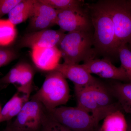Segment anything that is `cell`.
Segmentation results:
<instances>
[{
    "label": "cell",
    "instance_id": "6da1fadb",
    "mask_svg": "<svg viewBox=\"0 0 131 131\" xmlns=\"http://www.w3.org/2000/svg\"><path fill=\"white\" fill-rule=\"evenodd\" d=\"M74 88L77 106L91 114L98 123L113 112L122 110L110 84L98 80L89 86Z\"/></svg>",
    "mask_w": 131,
    "mask_h": 131
},
{
    "label": "cell",
    "instance_id": "7a4b0ae2",
    "mask_svg": "<svg viewBox=\"0 0 131 131\" xmlns=\"http://www.w3.org/2000/svg\"><path fill=\"white\" fill-rule=\"evenodd\" d=\"M93 27V46L95 54L104 58L118 56V49L114 27L109 15L97 2L86 5Z\"/></svg>",
    "mask_w": 131,
    "mask_h": 131
},
{
    "label": "cell",
    "instance_id": "3957f363",
    "mask_svg": "<svg viewBox=\"0 0 131 131\" xmlns=\"http://www.w3.org/2000/svg\"><path fill=\"white\" fill-rule=\"evenodd\" d=\"M93 33L91 31L68 32L61 40L58 48L64 62L79 64L81 61L94 58Z\"/></svg>",
    "mask_w": 131,
    "mask_h": 131
},
{
    "label": "cell",
    "instance_id": "277c9868",
    "mask_svg": "<svg viewBox=\"0 0 131 131\" xmlns=\"http://www.w3.org/2000/svg\"><path fill=\"white\" fill-rule=\"evenodd\" d=\"M70 96L66 79L55 70L47 72L41 88L32 97L39 101L49 111L66 104Z\"/></svg>",
    "mask_w": 131,
    "mask_h": 131
},
{
    "label": "cell",
    "instance_id": "5b68a950",
    "mask_svg": "<svg viewBox=\"0 0 131 131\" xmlns=\"http://www.w3.org/2000/svg\"><path fill=\"white\" fill-rule=\"evenodd\" d=\"M98 2L112 19L118 48L130 43L131 8L126 0H104Z\"/></svg>",
    "mask_w": 131,
    "mask_h": 131
},
{
    "label": "cell",
    "instance_id": "8992f818",
    "mask_svg": "<svg viewBox=\"0 0 131 131\" xmlns=\"http://www.w3.org/2000/svg\"><path fill=\"white\" fill-rule=\"evenodd\" d=\"M47 111L52 118L71 131H96L99 127L91 114L77 106H62Z\"/></svg>",
    "mask_w": 131,
    "mask_h": 131
},
{
    "label": "cell",
    "instance_id": "52a82bcc",
    "mask_svg": "<svg viewBox=\"0 0 131 131\" xmlns=\"http://www.w3.org/2000/svg\"><path fill=\"white\" fill-rule=\"evenodd\" d=\"M47 115V110L42 103L32 97L10 124L16 131H39Z\"/></svg>",
    "mask_w": 131,
    "mask_h": 131
},
{
    "label": "cell",
    "instance_id": "ba28073f",
    "mask_svg": "<svg viewBox=\"0 0 131 131\" xmlns=\"http://www.w3.org/2000/svg\"><path fill=\"white\" fill-rule=\"evenodd\" d=\"M57 10L56 25L64 32L91 31L93 27L87 7Z\"/></svg>",
    "mask_w": 131,
    "mask_h": 131
},
{
    "label": "cell",
    "instance_id": "9c48e42d",
    "mask_svg": "<svg viewBox=\"0 0 131 131\" xmlns=\"http://www.w3.org/2000/svg\"><path fill=\"white\" fill-rule=\"evenodd\" d=\"M82 65L91 74H95L104 79L130 83L124 69L121 66H115L109 59L90 58L84 61Z\"/></svg>",
    "mask_w": 131,
    "mask_h": 131
},
{
    "label": "cell",
    "instance_id": "30bf717a",
    "mask_svg": "<svg viewBox=\"0 0 131 131\" xmlns=\"http://www.w3.org/2000/svg\"><path fill=\"white\" fill-rule=\"evenodd\" d=\"M65 34L60 29H48L31 32L24 35L19 45L21 47L31 49L35 47H58Z\"/></svg>",
    "mask_w": 131,
    "mask_h": 131
},
{
    "label": "cell",
    "instance_id": "8fae6325",
    "mask_svg": "<svg viewBox=\"0 0 131 131\" xmlns=\"http://www.w3.org/2000/svg\"><path fill=\"white\" fill-rule=\"evenodd\" d=\"M58 11L36 0L32 14L30 18V28L32 31L48 29L56 25Z\"/></svg>",
    "mask_w": 131,
    "mask_h": 131
},
{
    "label": "cell",
    "instance_id": "7c38bea8",
    "mask_svg": "<svg viewBox=\"0 0 131 131\" xmlns=\"http://www.w3.org/2000/svg\"><path fill=\"white\" fill-rule=\"evenodd\" d=\"M31 57L37 68L49 72L56 70L62 55L57 47H35L32 49Z\"/></svg>",
    "mask_w": 131,
    "mask_h": 131
},
{
    "label": "cell",
    "instance_id": "4fadbf2b",
    "mask_svg": "<svg viewBox=\"0 0 131 131\" xmlns=\"http://www.w3.org/2000/svg\"><path fill=\"white\" fill-rule=\"evenodd\" d=\"M56 70L74 83V86L84 87L96 82L98 80L94 77L82 64L60 63Z\"/></svg>",
    "mask_w": 131,
    "mask_h": 131
},
{
    "label": "cell",
    "instance_id": "5bb4252c",
    "mask_svg": "<svg viewBox=\"0 0 131 131\" xmlns=\"http://www.w3.org/2000/svg\"><path fill=\"white\" fill-rule=\"evenodd\" d=\"M29 96L17 91L6 103L0 113V123L9 121L16 117L25 103L29 100Z\"/></svg>",
    "mask_w": 131,
    "mask_h": 131
},
{
    "label": "cell",
    "instance_id": "9a60e30c",
    "mask_svg": "<svg viewBox=\"0 0 131 131\" xmlns=\"http://www.w3.org/2000/svg\"><path fill=\"white\" fill-rule=\"evenodd\" d=\"M110 85L124 112L131 115V83L115 81Z\"/></svg>",
    "mask_w": 131,
    "mask_h": 131
},
{
    "label": "cell",
    "instance_id": "2e32d148",
    "mask_svg": "<svg viewBox=\"0 0 131 131\" xmlns=\"http://www.w3.org/2000/svg\"><path fill=\"white\" fill-rule=\"evenodd\" d=\"M36 1V0H22L8 14V19L15 26L30 19Z\"/></svg>",
    "mask_w": 131,
    "mask_h": 131
},
{
    "label": "cell",
    "instance_id": "e0dca14e",
    "mask_svg": "<svg viewBox=\"0 0 131 131\" xmlns=\"http://www.w3.org/2000/svg\"><path fill=\"white\" fill-rule=\"evenodd\" d=\"M124 113L119 109L108 115L100 127L101 131H126L127 121Z\"/></svg>",
    "mask_w": 131,
    "mask_h": 131
},
{
    "label": "cell",
    "instance_id": "ac0fdd59",
    "mask_svg": "<svg viewBox=\"0 0 131 131\" xmlns=\"http://www.w3.org/2000/svg\"><path fill=\"white\" fill-rule=\"evenodd\" d=\"M17 34L15 26L8 19H0V46L5 47L12 44Z\"/></svg>",
    "mask_w": 131,
    "mask_h": 131
},
{
    "label": "cell",
    "instance_id": "d6986e66",
    "mask_svg": "<svg viewBox=\"0 0 131 131\" xmlns=\"http://www.w3.org/2000/svg\"><path fill=\"white\" fill-rule=\"evenodd\" d=\"M57 10H66L82 7L84 6V1L81 0H40Z\"/></svg>",
    "mask_w": 131,
    "mask_h": 131
},
{
    "label": "cell",
    "instance_id": "ffe728a7",
    "mask_svg": "<svg viewBox=\"0 0 131 131\" xmlns=\"http://www.w3.org/2000/svg\"><path fill=\"white\" fill-rule=\"evenodd\" d=\"M118 53L121 66L125 71L131 83V50L127 45H122L119 47Z\"/></svg>",
    "mask_w": 131,
    "mask_h": 131
},
{
    "label": "cell",
    "instance_id": "44dd1931",
    "mask_svg": "<svg viewBox=\"0 0 131 131\" xmlns=\"http://www.w3.org/2000/svg\"><path fill=\"white\" fill-rule=\"evenodd\" d=\"M24 62L19 63L10 70L6 75L0 79V84L3 86L9 84H18L21 78Z\"/></svg>",
    "mask_w": 131,
    "mask_h": 131
},
{
    "label": "cell",
    "instance_id": "7402d4cb",
    "mask_svg": "<svg viewBox=\"0 0 131 131\" xmlns=\"http://www.w3.org/2000/svg\"><path fill=\"white\" fill-rule=\"evenodd\" d=\"M39 131H71L52 118L47 112V117Z\"/></svg>",
    "mask_w": 131,
    "mask_h": 131
},
{
    "label": "cell",
    "instance_id": "603a6c76",
    "mask_svg": "<svg viewBox=\"0 0 131 131\" xmlns=\"http://www.w3.org/2000/svg\"><path fill=\"white\" fill-rule=\"evenodd\" d=\"M17 57V54L14 50L0 46V68L11 62Z\"/></svg>",
    "mask_w": 131,
    "mask_h": 131
},
{
    "label": "cell",
    "instance_id": "cb8c5ba5",
    "mask_svg": "<svg viewBox=\"0 0 131 131\" xmlns=\"http://www.w3.org/2000/svg\"><path fill=\"white\" fill-rule=\"evenodd\" d=\"M22 0H0V19L10 12Z\"/></svg>",
    "mask_w": 131,
    "mask_h": 131
},
{
    "label": "cell",
    "instance_id": "d4e9b609",
    "mask_svg": "<svg viewBox=\"0 0 131 131\" xmlns=\"http://www.w3.org/2000/svg\"><path fill=\"white\" fill-rule=\"evenodd\" d=\"M2 131H16L14 128L12 127L10 125V123L6 127L5 130Z\"/></svg>",
    "mask_w": 131,
    "mask_h": 131
},
{
    "label": "cell",
    "instance_id": "484cf974",
    "mask_svg": "<svg viewBox=\"0 0 131 131\" xmlns=\"http://www.w3.org/2000/svg\"><path fill=\"white\" fill-rule=\"evenodd\" d=\"M126 131H131V119L127 121V127Z\"/></svg>",
    "mask_w": 131,
    "mask_h": 131
},
{
    "label": "cell",
    "instance_id": "4316f807",
    "mask_svg": "<svg viewBox=\"0 0 131 131\" xmlns=\"http://www.w3.org/2000/svg\"><path fill=\"white\" fill-rule=\"evenodd\" d=\"M126 2L129 6L131 8V0H127L126 1Z\"/></svg>",
    "mask_w": 131,
    "mask_h": 131
},
{
    "label": "cell",
    "instance_id": "83f0119b",
    "mask_svg": "<svg viewBox=\"0 0 131 131\" xmlns=\"http://www.w3.org/2000/svg\"><path fill=\"white\" fill-rule=\"evenodd\" d=\"M129 46H128V47H129V49H130V50H131V42L130 43H129Z\"/></svg>",
    "mask_w": 131,
    "mask_h": 131
},
{
    "label": "cell",
    "instance_id": "f1b7e54d",
    "mask_svg": "<svg viewBox=\"0 0 131 131\" xmlns=\"http://www.w3.org/2000/svg\"><path fill=\"white\" fill-rule=\"evenodd\" d=\"M96 131H101L100 129V127H99Z\"/></svg>",
    "mask_w": 131,
    "mask_h": 131
},
{
    "label": "cell",
    "instance_id": "f546056e",
    "mask_svg": "<svg viewBox=\"0 0 131 131\" xmlns=\"http://www.w3.org/2000/svg\"><path fill=\"white\" fill-rule=\"evenodd\" d=\"M1 106H0V113H1Z\"/></svg>",
    "mask_w": 131,
    "mask_h": 131
}]
</instances>
